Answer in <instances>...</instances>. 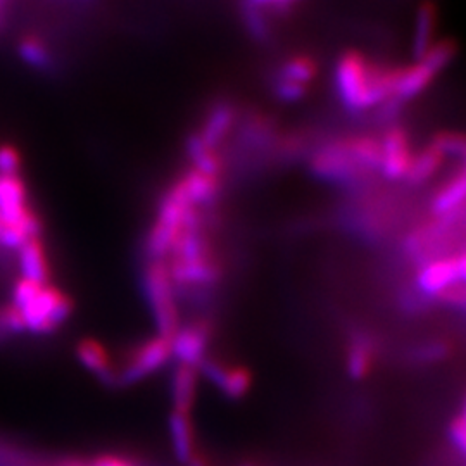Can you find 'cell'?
I'll list each match as a JSON object with an SVG mask.
<instances>
[{
    "label": "cell",
    "mask_w": 466,
    "mask_h": 466,
    "mask_svg": "<svg viewBox=\"0 0 466 466\" xmlns=\"http://www.w3.org/2000/svg\"><path fill=\"white\" fill-rule=\"evenodd\" d=\"M146 292L157 335L173 339L180 329V311L175 296V285L163 261H150L146 269Z\"/></svg>",
    "instance_id": "cell-3"
},
{
    "label": "cell",
    "mask_w": 466,
    "mask_h": 466,
    "mask_svg": "<svg viewBox=\"0 0 466 466\" xmlns=\"http://www.w3.org/2000/svg\"><path fill=\"white\" fill-rule=\"evenodd\" d=\"M463 418L466 420V404H465V413H463Z\"/></svg>",
    "instance_id": "cell-27"
},
{
    "label": "cell",
    "mask_w": 466,
    "mask_h": 466,
    "mask_svg": "<svg viewBox=\"0 0 466 466\" xmlns=\"http://www.w3.org/2000/svg\"><path fill=\"white\" fill-rule=\"evenodd\" d=\"M17 268L21 277L35 282L49 283V259L38 237L30 238L17 252Z\"/></svg>",
    "instance_id": "cell-13"
},
{
    "label": "cell",
    "mask_w": 466,
    "mask_h": 466,
    "mask_svg": "<svg viewBox=\"0 0 466 466\" xmlns=\"http://www.w3.org/2000/svg\"><path fill=\"white\" fill-rule=\"evenodd\" d=\"M169 435L173 452L182 463H190L196 456V441H194V427L190 415L173 413L169 418Z\"/></svg>",
    "instance_id": "cell-18"
},
{
    "label": "cell",
    "mask_w": 466,
    "mask_h": 466,
    "mask_svg": "<svg viewBox=\"0 0 466 466\" xmlns=\"http://www.w3.org/2000/svg\"><path fill=\"white\" fill-rule=\"evenodd\" d=\"M460 280H461V275H460V265L456 256L444 254L418 265L415 282H417L420 296L433 298L437 292L444 290L446 287Z\"/></svg>",
    "instance_id": "cell-8"
},
{
    "label": "cell",
    "mask_w": 466,
    "mask_h": 466,
    "mask_svg": "<svg viewBox=\"0 0 466 466\" xmlns=\"http://www.w3.org/2000/svg\"><path fill=\"white\" fill-rule=\"evenodd\" d=\"M76 354H78V360L84 363V367L88 368L100 379H104L106 382L117 380V371L113 367L111 356L99 340H96V339L80 340V344L76 348Z\"/></svg>",
    "instance_id": "cell-16"
},
{
    "label": "cell",
    "mask_w": 466,
    "mask_h": 466,
    "mask_svg": "<svg viewBox=\"0 0 466 466\" xmlns=\"http://www.w3.org/2000/svg\"><path fill=\"white\" fill-rule=\"evenodd\" d=\"M432 299L439 302V304L450 306L454 309H461L466 313V283L461 282V280L452 283L450 287H446L444 290L437 292Z\"/></svg>",
    "instance_id": "cell-22"
},
{
    "label": "cell",
    "mask_w": 466,
    "mask_h": 466,
    "mask_svg": "<svg viewBox=\"0 0 466 466\" xmlns=\"http://www.w3.org/2000/svg\"><path fill=\"white\" fill-rule=\"evenodd\" d=\"M450 437L452 444L466 454V420L463 415L452 418L450 423Z\"/></svg>",
    "instance_id": "cell-23"
},
{
    "label": "cell",
    "mask_w": 466,
    "mask_h": 466,
    "mask_svg": "<svg viewBox=\"0 0 466 466\" xmlns=\"http://www.w3.org/2000/svg\"><path fill=\"white\" fill-rule=\"evenodd\" d=\"M466 206V167L454 173L442 185L431 200V213L433 218L451 217Z\"/></svg>",
    "instance_id": "cell-11"
},
{
    "label": "cell",
    "mask_w": 466,
    "mask_h": 466,
    "mask_svg": "<svg viewBox=\"0 0 466 466\" xmlns=\"http://www.w3.org/2000/svg\"><path fill=\"white\" fill-rule=\"evenodd\" d=\"M437 23H439V9L432 0H425L418 7L415 19V35H413V49L420 59L427 50L437 42Z\"/></svg>",
    "instance_id": "cell-17"
},
{
    "label": "cell",
    "mask_w": 466,
    "mask_h": 466,
    "mask_svg": "<svg viewBox=\"0 0 466 466\" xmlns=\"http://www.w3.org/2000/svg\"><path fill=\"white\" fill-rule=\"evenodd\" d=\"M342 140L350 150L352 159L367 175L380 171V161H382L380 137L370 134L350 135V137H342Z\"/></svg>",
    "instance_id": "cell-12"
},
{
    "label": "cell",
    "mask_w": 466,
    "mask_h": 466,
    "mask_svg": "<svg viewBox=\"0 0 466 466\" xmlns=\"http://www.w3.org/2000/svg\"><path fill=\"white\" fill-rule=\"evenodd\" d=\"M209 337L211 329L206 321H194L187 327H180L171 339L173 358H177L178 365H188L199 370L202 361L208 358L206 350Z\"/></svg>",
    "instance_id": "cell-9"
},
{
    "label": "cell",
    "mask_w": 466,
    "mask_h": 466,
    "mask_svg": "<svg viewBox=\"0 0 466 466\" xmlns=\"http://www.w3.org/2000/svg\"><path fill=\"white\" fill-rule=\"evenodd\" d=\"M456 56H458V44L451 38H442V40H437L421 57L427 59L439 73H442L456 59Z\"/></svg>",
    "instance_id": "cell-21"
},
{
    "label": "cell",
    "mask_w": 466,
    "mask_h": 466,
    "mask_svg": "<svg viewBox=\"0 0 466 466\" xmlns=\"http://www.w3.org/2000/svg\"><path fill=\"white\" fill-rule=\"evenodd\" d=\"M13 304L25 318L26 330L38 335L57 330L73 313V300L61 289L25 277L13 285Z\"/></svg>",
    "instance_id": "cell-2"
},
{
    "label": "cell",
    "mask_w": 466,
    "mask_h": 466,
    "mask_svg": "<svg viewBox=\"0 0 466 466\" xmlns=\"http://www.w3.org/2000/svg\"><path fill=\"white\" fill-rule=\"evenodd\" d=\"M400 66L370 59L360 50L340 54L335 65V88L350 111H367L387 106L396 92Z\"/></svg>",
    "instance_id": "cell-1"
},
{
    "label": "cell",
    "mask_w": 466,
    "mask_h": 466,
    "mask_svg": "<svg viewBox=\"0 0 466 466\" xmlns=\"http://www.w3.org/2000/svg\"><path fill=\"white\" fill-rule=\"evenodd\" d=\"M458 265H460V275H461V282L466 283V249L461 250L458 256Z\"/></svg>",
    "instance_id": "cell-25"
},
{
    "label": "cell",
    "mask_w": 466,
    "mask_h": 466,
    "mask_svg": "<svg viewBox=\"0 0 466 466\" xmlns=\"http://www.w3.org/2000/svg\"><path fill=\"white\" fill-rule=\"evenodd\" d=\"M88 466H138L132 460L119 454H102Z\"/></svg>",
    "instance_id": "cell-24"
},
{
    "label": "cell",
    "mask_w": 466,
    "mask_h": 466,
    "mask_svg": "<svg viewBox=\"0 0 466 466\" xmlns=\"http://www.w3.org/2000/svg\"><path fill=\"white\" fill-rule=\"evenodd\" d=\"M319 66L309 54H296L283 61L275 78V92L282 100H300L309 92V86L317 80Z\"/></svg>",
    "instance_id": "cell-6"
},
{
    "label": "cell",
    "mask_w": 466,
    "mask_h": 466,
    "mask_svg": "<svg viewBox=\"0 0 466 466\" xmlns=\"http://www.w3.org/2000/svg\"><path fill=\"white\" fill-rule=\"evenodd\" d=\"M59 466H88V465H84V463H80V461H63V463H59Z\"/></svg>",
    "instance_id": "cell-26"
},
{
    "label": "cell",
    "mask_w": 466,
    "mask_h": 466,
    "mask_svg": "<svg viewBox=\"0 0 466 466\" xmlns=\"http://www.w3.org/2000/svg\"><path fill=\"white\" fill-rule=\"evenodd\" d=\"M446 159H448L446 154L431 140L421 149L415 150L411 167H410L404 182H408L410 185H423L431 182L433 177L439 173V169L444 167Z\"/></svg>",
    "instance_id": "cell-14"
},
{
    "label": "cell",
    "mask_w": 466,
    "mask_h": 466,
    "mask_svg": "<svg viewBox=\"0 0 466 466\" xmlns=\"http://www.w3.org/2000/svg\"><path fill=\"white\" fill-rule=\"evenodd\" d=\"M199 368L232 400L244 398L252 387V373L246 367H228L217 360L206 358Z\"/></svg>",
    "instance_id": "cell-10"
},
{
    "label": "cell",
    "mask_w": 466,
    "mask_h": 466,
    "mask_svg": "<svg viewBox=\"0 0 466 466\" xmlns=\"http://www.w3.org/2000/svg\"><path fill=\"white\" fill-rule=\"evenodd\" d=\"M198 382H199V370L188 365H178L173 375L171 383V396L175 404V413L190 415L194 408L196 396H198Z\"/></svg>",
    "instance_id": "cell-15"
},
{
    "label": "cell",
    "mask_w": 466,
    "mask_h": 466,
    "mask_svg": "<svg viewBox=\"0 0 466 466\" xmlns=\"http://www.w3.org/2000/svg\"><path fill=\"white\" fill-rule=\"evenodd\" d=\"M171 358V340L167 337L156 335L132 350L125 361V367L117 373V380L127 383L138 382L157 371L159 368L165 367Z\"/></svg>",
    "instance_id": "cell-5"
},
{
    "label": "cell",
    "mask_w": 466,
    "mask_h": 466,
    "mask_svg": "<svg viewBox=\"0 0 466 466\" xmlns=\"http://www.w3.org/2000/svg\"><path fill=\"white\" fill-rule=\"evenodd\" d=\"M375 363V350L367 337H356L348 350L346 368L350 379L363 380Z\"/></svg>",
    "instance_id": "cell-19"
},
{
    "label": "cell",
    "mask_w": 466,
    "mask_h": 466,
    "mask_svg": "<svg viewBox=\"0 0 466 466\" xmlns=\"http://www.w3.org/2000/svg\"><path fill=\"white\" fill-rule=\"evenodd\" d=\"M465 161H466V156H465Z\"/></svg>",
    "instance_id": "cell-28"
},
{
    "label": "cell",
    "mask_w": 466,
    "mask_h": 466,
    "mask_svg": "<svg viewBox=\"0 0 466 466\" xmlns=\"http://www.w3.org/2000/svg\"><path fill=\"white\" fill-rule=\"evenodd\" d=\"M380 144H382L380 173L387 180H392V182L406 180V175L410 171L413 156H415V149L408 130L400 125L389 127L380 137Z\"/></svg>",
    "instance_id": "cell-7"
},
{
    "label": "cell",
    "mask_w": 466,
    "mask_h": 466,
    "mask_svg": "<svg viewBox=\"0 0 466 466\" xmlns=\"http://www.w3.org/2000/svg\"><path fill=\"white\" fill-rule=\"evenodd\" d=\"M298 2L299 0H246L248 13L259 32L268 30V21L271 15L285 13Z\"/></svg>",
    "instance_id": "cell-20"
},
{
    "label": "cell",
    "mask_w": 466,
    "mask_h": 466,
    "mask_svg": "<svg viewBox=\"0 0 466 466\" xmlns=\"http://www.w3.org/2000/svg\"><path fill=\"white\" fill-rule=\"evenodd\" d=\"M309 165L313 173L323 180L356 182L368 177L360 165L352 159L342 138L325 142L313 150L309 157Z\"/></svg>",
    "instance_id": "cell-4"
}]
</instances>
